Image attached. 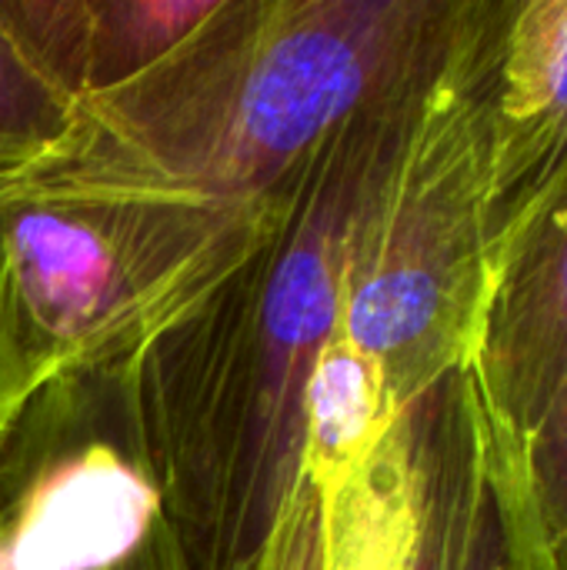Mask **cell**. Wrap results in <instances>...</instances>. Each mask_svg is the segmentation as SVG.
I'll list each match as a JSON object with an SVG mask.
<instances>
[{
	"label": "cell",
	"instance_id": "6da1fadb",
	"mask_svg": "<svg viewBox=\"0 0 567 570\" xmlns=\"http://www.w3.org/2000/svg\"><path fill=\"white\" fill-rule=\"evenodd\" d=\"M438 53L304 160L254 254L117 381L177 570H241L294 494L304 387L341 327L351 234Z\"/></svg>",
	"mask_w": 567,
	"mask_h": 570
},
{
	"label": "cell",
	"instance_id": "30bf717a",
	"mask_svg": "<svg viewBox=\"0 0 567 570\" xmlns=\"http://www.w3.org/2000/svg\"><path fill=\"white\" fill-rule=\"evenodd\" d=\"M398 414L381 367L338 327L304 387L301 478L317 498L331 494L364 468Z\"/></svg>",
	"mask_w": 567,
	"mask_h": 570
},
{
	"label": "cell",
	"instance_id": "3957f363",
	"mask_svg": "<svg viewBox=\"0 0 567 570\" xmlns=\"http://www.w3.org/2000/svg\"><path fill=\"white\" fill-rule=\"evenodd\" d=\"M508 0H458L408 127L374 174L344 267L341 331L398 411L471 361L491 287V94Z\"/></svg>",
	"mask_w": 567,
	"mask_h": 570
},
{
	"label": "cell",
	"instance_id": "7c38bea8",
	"mask_svg": "<svg viewBox=\"0 0 567 570\" xmlns=\"http://www.w3.org/2000/svg\"><path fill=\"white\" fill-rule=\"evenodd\" d=\"M74 104L30 63L0 20V187L47 157L67 134Z\"/></svg>",
	"mask_w": 567,
	"mask_h": 570
},
{
	"label": "cell",
	"instance_id": "9c48e42d",
	"mask_svg": "<svg viewBox=\"0 0 567 570\" xmlns=\"http://www.w3.org/2000/svg\"><path fill=\"white\" fill-rule=\"evenodd\" d=\"M221 0H0L30 63L70 100L127 87L164 63Z\"/></svg>",
	"mask_w": 567,
	"mask_h": 570
},
{
	"label": "cell",
	"instance_id": "52a82bcc",
	"mask_svg": "<svg viewBox=\"0 0 567 570\" xmlns=\"http://www.w3.org/2000/svg\"><path fill=\"white\" fill-rule=\"evenodd\" d=\"M565 180L567 0H508L491 94V271Z\"/></svg>",
	"mask_w": 567,
	"mask_h": 570
},
{
	"label": "cell",
	"instance_id": "8fae6325",
	"mask_svg": "<svg viewBox=\"0 0 567 570\" xmlns=\"http://www.w3.org/2000/svg\"><path fill=\"white\" fill-rule=\"evenodd\" d=\"M434 478L438 570H508L498 494L465 374L434 391Z\"/></svg>",
	"mask_w": 567,
	"mask_h": 570
},
{
	"label": "cell",
	"instance_id": "ba28073f",
	"mask_svg": "<svg viewBox=\"0 0 567 570\" xmlns=\"http://www.w3.org/2000/svg\"><path fill=\"white\" fill-rule=\"evenodd\" d=\"M438 391V387H434ZM434 391L321 501V570H438Z\"/></svg>",
	"mask_w": 567,
	"mask_h": 570
},
{
	"label": "cell",
	"instance_id": "4fadbf2b",
	"mask_svg": "<svg viewBox=\"0 0 567 570\" xmlns=\"http://www.w3.org/2000/svg\"><path fill=\"white\" fill-rule=\"evenodd\" d=\"M160 570H177L160 538ZM241 570H321V501L301 478L267 541Z\"/></svg>",
	"mask_w": 567,
	"mask_h": 570
},
{
	"label": "cell",
	"instance_id": "5bb4252c",
	"mask_svg": "<svg viewBox=\"0 0 567 570\" xmlns=\"http://www.w3.org/2000/svg\"><path fill=\"white\" fill-rule=\"evenodd\" d=\"M13 434V421H10V401H7V377H3V357H0V451Z\"/></svg>",
	"mask_w": 567,
	"mask_h": 570
},
{
	"label": "cell",
	"instance_id": "9a60e30c",
	"mask_svg": "<svg viewBox=\"0 0 567 570\" xmlns=\"http://www.w3.org/2000/svg\"><path fill=\"white\" fill-rule=\"evenodd\" d=\"M124 570H160V538H157V544L137 561V564H130V568H124Z\"/></svg>",
	"mask_w": 567,
	"mask_h": 570
},
{
	"label": "cell",
	"instance_id": "8992f818",
	"mask_svg": "<svg viewBox=\"0 0 567 570\" xmlns=\"http://www.w3.org/2000/svg\"><path fill=\"white\" fill-rule=\"evenodd\" d=\"M47 454L0 501V570H124L164 531L160 494L130 431L74 438L47 407Z\"/></svg>",
	"mask_w": 567,
	"mask_h": 570
},
{
	"label": "cell",
	"instance_id": "7a4b0ae2",
	"mask_svg": "<svg viewBox=\"0 0 567 570\" xmlns=\"http://www.w3.org/2000/svg\"><path fill=\"white\" fill-rule=\"evenodd\" d=\"M458 0H221L164 63L74 104L0 194L257 207L438 53Z\"/></svg>",
	"mask_w": 567,
	"mask_h": 570
},
{
	"label": "cell",
	"instance_id": "277c9868",
	"mask_svg": "<svg viewBox=\"0 0 567 570\" xmlns=\"http://www.w3.org/2000/svg\"><path fill=\"white\" fill-rule=\"evenodd\" d=\"M257 207L0 194V357L13 431L84 384L120 381L274 227Z\"/></svg>",
	"mask_w": 567,
	"mask_h": 570
},
{
	"label": "cell",
	"instance_id": "5b68a950",
	"mask_svg": "<svg viewBox=\"0 0 567 570\" xmlns=\"http://www.w3.org/2000/svg\"><path fill=\"white\" fill-rule=\"evenodd\" d=\"M461 374L488 468L511 474L567 387V180L498 254Z\"/></svg>",
	"mask_w": 567,
	"mask_h": 570
}]
</instances>
